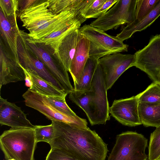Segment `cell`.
<instances>
[{
	"instance_id": "16",
	"label": "cell",
	"mask_w": 160,
	"mask_h": 160,
	"mask_svg": "<svg viewBox=\"0 0 160 160\" xmlns=\"http://www.w3.org/2000/svg\"><path fill=\"white\" fill-rule=\"evenodd\" d=\"M16 14L7 16L0 10L1 38L11 52L16 61L19 63L17 45L20 30L17 22Z\"/></svg>"
},
{
	"instance_id": "38",
	"label": "cell",
	"mask_w": 160,
	"mask_h": 160,
	"mask_svg": "<svg viewBox=\"0 0 160 160\" xmlns=\"http://www.w3.org/2000/svg\"><path fill=\"white\" fill-rule=\"evenodd\" d=\"M8 160H15L13 159H9Z\"/></svg>"
},
{
	"instance_id": "28",
	"label": "cell",
	"mask_w": 160,
	"mask_h": 160,
	"mask_svg": "<svg viewBox=\"0 0 160 160\" xmlns=\"http://www.w3.org/2000/svg\"><path fill=\"white\" fill-rule=\"evenodd\" d=\"M160 156V126L151 133L148 147V160H157Z\"/></svg>"
},
{
	"instance_id": "2",
	"label": "cell",
	"mask_w": 160,
	"mask_h": 160,
	"mask_svg": "<svg viewBox=\"0 0 160 160\" xmlns=\"http://www.w3.org/2000/svg\"><path fill=\"white\" fill-rule=\"evenodd\" d=\"M78 17V11L74 8L54 14L48 9L47 0H36L19 17L23 23L22 26L29 32L27 33L28 37L36 41L47 36Z\"/></svg>"
},
{
	"instance_id": "7",
	"label": "cell",
	"mask_w": 160,
	"mask_h": 160,
	"mask_svg": "<svg viewBox=\"0 0 160 160\" xmlns=\"http://www.w3.org/2000/svg\"><path fill=\"white\" fill-rule=\"evenodd\" d=\"M26 43L29 49L44 64L60 84L65 93L70 94L74 90L70 82L68 71L44 44L30 39L24 32Z\"/></svg>"
},
{
	"instance_id": "12",
	"label": "cell",
	"mask_w": 160,
	"mask_h": 160,
	"mask_svg": "<svg viewBox=\"0 0 160 160\" xmlns=\"http://www.w3.org/2000/svg\"><path fill=\"white\" fill-rule=\"evenodd\" d=\"M134 54L115 53L104 56L98 60L104 73L107 90L112 87L120 76L127 69L133 66Z\"/></svg>"
},
{
	"instance_id": "5",
	"label": "cell",
	"mask_w": 160,
	"mask_h": 160,
	"mask_svg": "<svg viewBox=\"0 0 160 160\" xmlns=\"http://www.w3.org/2000/svg\"><path fill=\"white\" fill-rule=\"evenodd\" d=\"M148 139L136 132L127 131L117 135L115 143L107 160H146Z\"/></svg>"
},
{
	"instance_id": "24",
	"label": "cell",
	"mask_w": 160,
	"mask_h": 160,
	"mask_svg": "<svg viewBox=\"0 0 160 160\" xmlns=\"http://www.w3.org/2000/svg\"><path fill=\"white\" fill-rule=\"evenodd\" d=\"M98 60L89 57L82 70L79 82L74 85V90L86 92L91 89L92 81L98 64Z\"/></svg>"
},
{
	"instance_id": "18",
	"label": "cell",
	"mask_w": 160,
	"mask_h": 160,
	"mask_svg": "<svg viewBox=\"0 0 160 160\" xmlns=\"http://www.w3.org/2000/svg\"><path fill=\"white\" fill-rule=\"evenodd\" d=\"M90 46L89 41L81 34L69 71L74 85L79 81L82 70L89 58Z\"/></svg>"
},
{
	"instance_id": "1",
	"label": "cell",
	"mask_w": 160,
	"mask_h": 160,
	"mask_svg": "<svg viewBox=\"0 0 160 160\" xmlns=\"http://www.w3.org/2000/svg\"><path fill=\"white\" fill-rule=\"evenodd\" d=\"M54 135L49 143L78 160H105L108 152L107 144L95 130L72 124L52 120Z\"/></svg>"
},
{
	"instance_id": "20",
	"label": "cell",
	"mask_w": 160,
	"mask_h": 160,
	"mask_svg": "<svg viewBox=\"0 0 160 160\" xmlns=\"http://www.w3.org/2000/svg\"><path fill=\"white\" fill-rule=\"evenodd\" d=\"M160 16V0L155 8L141 20L134 21L127 25L116 37L123 42L135 32L143 30L150 26Z\"/></svg>"
},
{
	"instance_id": "9",
	"label": "cell",
	"mask_w": 160,
	"mask_h": 160,
	"mask_svg": "<svg viewBox=\"0 0 160 160\" xmlns=\"http://www.w3.org/2000/svg\"><path fill=\"white\" fill-rule=\"evenodd\" d=\"M134 54L133 66L145 72L153 82L160 83V34L152 36L147 46Z\"/></svg>"
},
{
	"instance_id": "32",
	"label": "cell",
	"mask_w": 160,
	"mask_h": 160,
	"mask_svg": "<svg viewBox=\"0 0 160 160\" xmlns=\"http://www.w3.org/2000/svg\"><path fill=\"white\" fill-rule=\"evenodd\" d=\"M107 0H94L83 14L84 17L87 19L93 18L98 10L101 8Z\"/></svg>"
},
{
	"instance_id": "37",
	"label": "cell",
	"mask_w": 160,
	"mask_h": 160,
	"mask_svg": "<svg viewBox=\"0 0 160 160\" xmlns=\"http://www.w3.org/2000/svg\"><path fill=\"white\" fill-rule=\"evenodd\" d=\"M157 160H160V156H159V158Z\"/></svg>"
},
{
	"instance_id": "27",
	"label": "cell",
	"mask_w": 160,
	"mask_h": 160,
	"mask_svg": "<svg viewBox=\"0 0 160 160\" xmlns=\"http://www.w3.org/2000/svg\"><path fill=\"white\" fill-rule=\"evenodd\" d=\"M159 0H137L136 19L138 22L148 15L156 7Z\"/></svg>"
},
{
	"instance_id": "30",
	"label": "cell",
	"mask_w": 160,
	"mask_h": 160,
	"mask_svg": "<svg viewBox=\"0 0 160 160\" xmlns=\"http://www.w3.org/2000/svg\"><path fill=\"white\" fill-rule=\"evenodd\" d=\"M46 97L51 104L59 111L72 116L77 115L67 104L65 100L66 96Z\"/></svg>"
},
{
	"instance_id": "25",
	"label": "cell",
	"mask_w": 160,
	"mask_h": 160,
	"mask_svg": "<svg viewBox=\"0 0 160 160\" xmlns=\"http://www.w3.org/2000/svg\"><path fill=\"white\" fill-rule=\"evenodd\" d=\"M136 97L138 102L160 103V83L153 82Z\"/></svg>"
},
{
	"instance_id": "36",
	"label": "cell",
	"mask_w": 160,
	"mask_h": 160,
	"mask_svg": "<svg viewBox=\"0 0 160 160\" xmlns=\"http://www.w3.org/2000/svg\"><path fill=\"white\" fill-rule=\"evenodd\" d=\"M25 74V85L28 87H31L32 85V81L27 73L26 71L23 68Z\"/></svg>"
},
{
	"instance_id": "14",
	"label": "cell",
	"mask_w": 160,
	"mask_h": 160,
	"mask_svg": "<svg viewBox=\"0 0 160 160\" xmlns=\"http://www.w3.org/2000/svg\"><path fill=\"white\" fill-rule=\"evenodd\" d=\"M0 88L11 82L25 80V74L19 63L9 52L3 41L0 39Z\"/></svg>"
},
{
	"instance_id": "11",
	"label": "cell",
	"mask_w": 160,
	"mask_h": 160,
	"mask_svg": "<svg viewBox=\"0 0 160 160\" xmlns=\"http://www.w3.org/2000/svg\"><path fill=\"white\" fill-rule=\"evenodd\" d=\"M24 32L20 30L17 45L18 57L21 67L25 69L35 72L39 77L65 92L44 64L28 48L26 42Z\"/></svg>"
},
{
	"instance_id": "26",
	"label": "cell",
	"mask_w": 160,
	"mask_h": 160,
	"mask_svg": "<svg viewBox=\"0 0 160 160\" xmlns=\"http://www.w3.org/2000/svg\"><path fill=\"white\" fill-rule=\"evenodd\" d=\"M82 0H47L48 8L53 14H58L79 5Z\"/></svg>"
},
{
	"instance_id": "8",
	"label": "cell",
	"mask_w": 160,
	"mask_h": 160,
	"mask_svg": "<svg viewBox=\"0 0 160 160\" xmlns=\"http://www.w3.org/2000/svg\"><path fill=\"white\" fill-rule=\"evenodd\" d=\"M22 96L26 106L37 110L51 121L63 122L82 128H88L86 119L59 111L51 104L45 96L28 89Z\"/></svg>"
},
{
	"instance_id": "29",
	"label": "cell",
	"mask_w": 160,
	"mask_h": 160,
	"mask_svg": "<svg viewBox=\"0 0 160 160\" xmlns=\"http://www.w3.org/2000/svg\"><path fill=\"white\" fill-rule=\"evenodd\" d=\"M37 143L44 142L49 143L54 135V127L52 123L47 126L35 125L34 128Z\"/></svg>"
},
{
	"instance_id": "22",
	"label": "cell",
	"mask_w": 160,
	"mask_h": 160,
	"mask_svg": "<svg viewBox=\"0 0 160 160\" xmlns=\"http://www.w3.org/2000/svg\"><path fill=\"white\" fill-rule=\"evenodd\" d=\"M92 91L81 92L74 90L69 94L72 102L82 109L86 113L91 125H95V119L91 106Z\"/></svg>"
},
{
	"instance_id": "3",
	"label": "cell",
	"mask_w": 160,
	"mask_h": 160,
	"mask_svg": "<svg viewBox=\"0 0 160 160\" xmlns=\"http://www.w3.org/2000/svg\"><path fill=\"white\" fill-rule=\"evenodd\" d=\"M37 142L34 129L12 128L0 136V146L6 160H33Z\"/></svg>"
},
{
	"instance_id": "23",
	"label": "cell",
	"mask_w": 160,
	"mask_h": 160,
	"mask_svg": "<svg viewBox=\"0 0 160 160\" xmlns=\"http://www.w3.org/2000/svg\"><path fill=\"white\" fill-rule=\"evenodd\" d=\"M22 68L29 75L32 82V85L28 89L29 90L46 96L63 97L67 95L64 92L59 90L38 76Z\"/></svg>"
},
{
	"instance_id": "15",
	"label": "cell",
	"mask_w": 160,
	"mask_h": 160,
	"mask_svg": "<svg viewBox=\"0 0 160 160\" xmlns=\"http://www.w3.org/2000/svg\"><path fill=\"white\" fill-rule=\"evenodd\" d=\"M0 124L12 128L34 129L32 124L27 118L26 114L20 108L15 104L8 102L6 99L0 97Z\"/></svg>"
},
{
	"instance_id": "13",
	"label": "cell",
	"mask_w": 160,
	"mask_h": 160,
	"mask_svg": "<svg viewBox=\"0 0 160 160\" xmlns=\"http://www.w3.org/2000/svg\"><path fill=\"white\" fill-rule=\"evenodd\" d=\"M138 102L136 96L115 100L110 107V113L122 124L134 127L142 124L138 112Z\"/></svg>"
},
{
	"instance_id": "35",
	"label": "cell",
	"mask_w": 160,
	"mask_h": 160,
	"mask_svg": "<svg viewBox=\"0 0 160 160\" xmlns=\"http://www.w3.org/2000/svg\"><path fill=\"white\" fill-rule=\"evenodd\" d=\"M36 0H18V17L25 10L30 7Z\"/></svg>"
},
{
	"instance_id": "34",
	"label": "cell",
	"mask_w": 160,
	"mask_h": 160,
	"mask_svg": "<svg viewBox=\"0 0 160 160\" xmlns=\"http://www.w3.org/2000/svg\"><path fill=\"white\" fill-rule=\"evenodd\" d=\"M118 1L117 0H107L102 7L98 11L93 18H98L102 14L105 13L108 10Z\"/></svg>"
},
{
	"instance_id": "31",
	"label": "cell",
	"mask_w": 160,
	"mask_h": 160,
	"mask_svg": "<svg viewBox=\"0 0 160 160\" xmlns=\"http://www.w3.org/2000/svg\"><path fill=\"white\" fill-rule=\"evenodd\" d=\"M18 0H0V9L7 16L13 15L18 11Z\"/></svg>"
},
{
	"instance_id": "4",
	"label": "cell",
	"mask_w": 160,
	"mask_h": 160,
	"mask_svg": "<svg viewBox=\"0 0 160 160\" xmlns=\"http://www.w3.org/2000/svg\"><path fill=\"white\" fill-rule=\"evenodd\" d=\"M79 32L90 41L89 57L98 60L108 55L128 50V45L116 36L109 35L90 25L81 27Z\"/></svg>"
},
{
	"instance_id": "10",
	"label": "cell",
	"mask_w": 160,
	"mask_h": 160,
	"mask_svg": "<svg viewBox=\"0 0 160 160\" xmlns=\"http://www.w3.org/2000/svg\"><path fill=\"white\" fill-rule=\"evenodd\" d=\"M92 91L91 106L95 124H105L110 119V107L107 98V88L103 69L98 63L91 83Z\"/></svg>"
},
{
	"instance_id": "6",
	"label": "cell",
	"mask_w": 160,
	"mask_h": 160,
	"mask_svg": "<svg viewBox=\"0 0 160 160\" xmlns=\"http://www.w3.org/2000/svg\"><path fill=\"white\" fill-rule=\"evenodd\" d=\"M137 0H118L114 6L90 24L106 31L131 23L136 19Z\"/></svg>"
},
{
	"instance_id": "19",
	"label": "cell",
	"mask_w": 160,
	"mask_h": 160,
	"mask_svg": "<svg viewBox=\"0 0 160 160\" xmlns=\"http://www.w3.org/2000/svg\"><path fill=\"white\" fill-rule=\"evenodd\" d=\"M87 19L84 17L74 19L63 24L47 36L34 41L44 44L55 55L57 52L60 42L64 36L72 30L79 29L81 24Z\"/></svg>"
},
{
	"instance_id": "33",
	"label": "cell",
	"mask_w": 160,
	"mask_h": 160,
	"mask_svg": "<svg viewBox=\"0 0 160 160\" xmlns=\"http://www.w3.org/2000/svg\"><path fill=\"white\" fill-rule=\"evenodd\" d=\"M46 160H78L55 148H51Z\"/></svg>"
},
{
	"instance_id": "21",
	"label": "cell",
	"mask_w": 160,
	"mask_h": 160,
	"mask_svg": "<svg viewBox=\"0 0 160 160\" xmlns=\"http://www.w3.org/2000/svg\"><path fill=\"white\" fill-rule=\"evenodd\" d=\"M140 120L145 127L156 128L160 126V103L138 102Z\"/></svg>"
},
{
	"instance_id": "17",
	"label": "cell",
	"mask_w": 160,
	"mask_h": 160,
	"mask_svg": "<svg viewBox=\"0 0 160 160\" xmlns=\"http://www.w3.org/2000/svg\"><path fill=\"white\" fill-rule=\"evenodd\" d=\"M80 35L79 28L71 31L62 39L58 46L57 52L54 55L68 72L69 71Z\"/></svg>"
}]
</instances>
